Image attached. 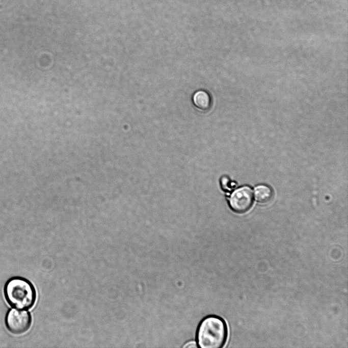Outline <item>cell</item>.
<instances>
[{
    "label": "cell",
    "instance_id": "3957f363",
    "mask_svg": "<svg viewBox=\"0 0 348 348\" xmlns=\"http://www.w3.org/2000/svg\"><path fill=\"white\" fill-rule=\"evenodd\" d=\"M32 322V316L29 311L14 308L8 310L5 318L7 329L14 334L26 332L30 329Z\"/></svg>",
    "mask_w": 348,
    "mask_h": 348
},
{
    "label": "cell",
    "instance_id": "8992f818",
    "mask_svg": "<svg viewBox=\"0 0 348 348\" xmlns=\"http://www.w3.org/2000/svg\"><path fill=\"white\" fill-rule=\"evenodd\" d=\"M255 199L260 203H266L272 198L273 192L271 189L265 185H260L255 189Z\"/></svg>",
    "mask_w": 348,
    "mask_h": 348
},
{
    "label": "cell",
    "instance_id": "7a4b0ae2",
    "mask_svg": "<svg viewBox=\"0 0 348 348\" xmlns=\"http://www.w3.org/2000/svg\"><path fill=\"white\" fill-rule=\"evenodd\" d=\"M4 293L8 304L18 309L31 308L37 298L34 285L27 279L20 276L11 277L6 281Z\"/></svg>",
    "mask_w": 348,
    "mask_h": 348
},
{
    "label": "cell",
    "instance_id": "52a82bcc",
    "mask_svg": "<svg viewBox=\"0 0 348 348\" xmlns=\"http://www.w3.org/2000/svg\"><path fill=\"white\" fill-rule=\"evenodd\" d=\"M184 347H197L196 343L194 342H190L186 343L185 345L183 346Z\"/></svg>",
    "mask_w": 348,
    "mask_h": 348
},
{
    "label": "cell",
    "instance_id": "6da1fadb",
    "mask_svg": "<svg viewBox=\"0 0 348 348\" xmlns=\"http://www.w3.org/2000/svg\"><path fill=\"white\" fill-rule=\"evenodd\" d=\"M227 325L221 317L208 315L198 325L196 332V343L200 348H221L227 341Z\"/></svg>",
    "mask_w": 348,
    "mask_h": 348
},
{
    "label": "cell",
    "instance_id": "5b68a950",
    "mask_svg": "<svg viewBox=\"0 0 348 348\" xmlns=\"http://www.w3.org/2000/svg\"><path fill=\"white\" fill-rule=\"evenodd\" d=\"M193 100L195 105L200 110H206L210 106V96L204 91L196 92L193 96Z\"/></svg>",
    "mask_w": 348,
    "mask_h": 348
},
{
    "label": "cell",
    "instance_id": "277c9868",
    "mask_svg": "<svg viewBox=\"0 0 348 348\" xmlns=\"http://www.w3.org/2000/svg\"><path fill=\"white\" fill-rule=\"evenodd\" d=\"M253 202V192L251 188L246 186L236 190L229 199L230 208L238 213L247 211L251 207Z\"/></svg>",
    "mask_w": 348,
    "mask_h": 348
}]
</instances>
